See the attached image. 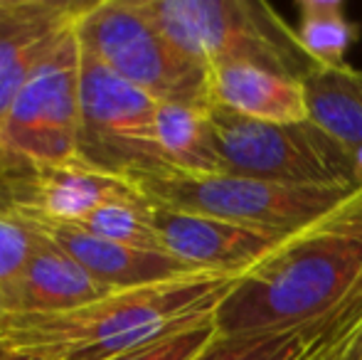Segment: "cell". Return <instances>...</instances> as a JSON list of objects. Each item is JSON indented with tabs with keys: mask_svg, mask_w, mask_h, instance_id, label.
Segmentation results:
<instances>
[{
	"mask_svg": "<svg viewBox=\"0 0 362 360\" xmlns=\"http://www.w3.org/2000/svg\"><path fill=\"white\" fill-rule=\"evenodd\" d=\"M242 277L197 272L111 291L74 311L3 316L0 360H114L215 321Z\"/></svg>",
	"mask_w": 362,
	"mask_h": 360,
	"instance_id": "6da1fadb",
	"label": "cell"
},
{
	"mask_svg": "<svg viewBox=\"0 0 362 360\" xmlns=\"http://www.w3.org/2000/svg\"><path fill=\"white\" fill-rule=\"evenodd\" d=\"M362 286V185L252 267L217 311L219 333L286 328L333 311Z\"/></svg>",
	"mask_w": 362,
	"mask_h": 360,
	"instance_id": "7a4b0ae2",
	"label": "cell"
},
{
	"mask_svg": "<svg viewBox=\"0 0 362 360\" xmlns=\"http://www.w3.org/2000/svg\"><path fill=\"white\" fill-rule=\"evenodd\" d=\"M156 25L207 69L249 62L303 79L315 67L298 33L264 0H141Z\"/></svg>",
	"mask_w": 362,
	"mask_h": 360,
	"instance_id": "3957f363",
	"label": "cell"
},
{
	"mask_svg": "<svg viewBox=\"0 0 362 360\" xmlns=\"http://www.w3.org/2000/svg\"><path fill=\"white\" fill-rule=\"evenodd\" d=\"M84 50L160 104L210 109V69L185 54L141 0H91L76 20Z\"/></svg>",
	"mask_w": 362,
	"mask_h": 360,
	"instance_id": "277c9868",
	"label": "cell"
},
{
	"mask_svg": "<svg viewBox=\"0 0 362 360\" xmlns=\"http://www.w3.org/2000/svg\"><path fill=\"white\" fill-rule=\"evenodd\" d=\"M136 187L153 205L200 212L284 237L313 225L358 190V185L276 182L232 173H168L139 180Z\"/></svg>",
	"mask_w": 362,
	"mask_h": 360,
	"instance_id": "5b68a950",
	"label": "cell"
},
{
	"mask_svg": "<svg viewBox=\"0 0 362 360\" xmlns=\"http://www.w3.org/2000/svg\"><path fill=\"white\" fill-rule=\"evenodd\" d=\"M158 104L81 47L79 158L131 182L175 173L156 141Z\"/></svg>",
	"mask_w": 362,
	"mask_h": 360,
	"instance_id": "8992f818",
	"label": "cell"
},
{
	"mask_svg": "<svg viewBox=\"0 0 362 360\" xmlns=\"http://www.w3.org/2000/svg\"><path fill=\"white\" fill-rule=\"evenodd\" d=\"M81 42L76 23L30 74L0 129V175L79 158Z\"/></svg>",
	"mask_w": 362,
	"mask_h": 360,
	"instance_id": "52a82bcc",
	"label": "cell"
},
{
	"mask_svg": "<svg viewBox=\"0 0 362 360\" xmlns=\"http://www.w3.org/2000/svg\"><path fill=\"white\" fill-rule=\"evenodd\" d=\"M210 119L222 173L276 182L358 185L350 153L313 121L267 124L222 106H210Z\"/></svg>",
	"mask_w": 362,
	"mask_h": 360,
	"instance_id": "ba28073f",
	"label": "cell"
},
{
	"mask_svg": "<svg viewBox=\"0 0 362 360\" xmlns=\"http://www.w3.org/2000/svg\"><path fill=\"white\" fill-rule=\"evenodd\" d=\"M0 192L15 212L67 227L111 202L144 197L136 182L94 168L81 158L8 170L0 175Z\"/></svg>",
	"mask_w": 362,
	"mask_h": 360,
	"instance_id": "9c48e42d",
	"label": "cell"
},
{
	"mask_svg": "<svg viewBox=\"0 0 362 360\" xmlns=\"http://www.w3.org/2000/svg\"><path fill=\"white\" fill-rule=\"evenodd\" d=\"M153 227L163 252L200 272L247 274L286 237L200 212L153 205Z\"/></svg>",
	"mask_w": 362,
	"mask_h": 360,
	"instance_id": "30bf717a",
	"label": "cell"
},
{
	"mask_svg": "<svg viewBox=\"0 0 362 360\" xmlns=\"http://www.w3.org/2000/svg\"><path fill=\"white\" fill-rule=\"evenodd\" d=\"M25 225L42 232L45 237L54 240L69 257H74L86 272L114 291L121 289L148 286V284L168 281V279L197 274L200 269L185 265L177 257L160 250H144V247L124 245V242H109L99 237L84 235L79 230L64 225H54L42 217L15 212Z\"/></svg>",
	"mask_w": 362,
	"mask_h": 360,
	"instance_id": "8fae6325",
	"label": "cell"
},
{
	"mask_svg": "<svg viewBox=\"0 0 362 360\" xmlns=\"http://www.w3.org/2000/svg\"><path fill=\"white\" fill-rule=\"evenodd\" d=\"M30 227V225H28ZM33 230V227H30ZM35 245L30 260L18 281V291L13 298V313H64L94 303L111 294L106 284L94 279L74 257H69L54 240L42 232L33 230Z\"/></svg>",
	"mask_w": 362,
	"mask_h": 360,
	"instance_id": "7c38bea8",
	"label": "cell"
},
{
	"mask_svg": "<svg viewBox=\"0 0 362 360\" xmlns=\"http://www.w3.org/2000/svg\"><path fill=\"white\" fill-rule=\"evenodd\" d=\"M212 106L267 124L310 121L303 79L272 72L249 62H227L210 69Z\"/></svg>",
	"mask_w": 362,
	"mask_h": 360,
	"instance_id": "4fadbf2b",
	"label": "cell"
},
{
	"mask_svg": "<svg viewBox=\"0 0 362 360\" xmlns=\"http://www.w3.org/2000/svg\"><path fill=\"white\" fill-rule=\"evenodd\" d=\"M81 0H49L42 10L0 28V129L30 74L59 45L79 15Z\"/></svg>",
	"mask_w": 362,
	"mask_h": 360,
	"instance_id": "5bb4252c",
	"label": "cell"
},
{
	"mask_svg": "<svg viewBox=\"0 0 362 360\" xmlns=\"http://www.w3.org/2000/svg\"><path fill=\"white\" fill-rule=\"evenodd\" d=\"M310 121L348 153L362 144V69L313 67L303 77Z\"/></svg>",
	"mask_w": 362,
	"mask_h": 360,
	"instance_id": "9a60e30c",
	"label": "cell"
},
{
	"mask_svg": "<svg viewBox=\"0 0 362 360\" xmlns=\"http://www.w3.org/2000/svg\"><path fill=\"white\" fill-rule=\"evenodd\" d=\"M156 141L165 163L175 173H222L210 109L185 104H158Z\"/></svg>",
	"mask_w": 362,
	"mask_h": 360,
	"instance_id": "2e32d148",
	"label": "cell"
},
{
	"mask_svg": "<svg viewBox=\"0 0 362 360\" xmlns=\"http://www.w3.org/2000/svg\"><path fill=\"white\" fill-rule=\"evenodd\" d=\"M298 42L315 67H343L358 40V25L345 15L343 0H300Z\"/></svg>",
	"mask_w": 362,
	"mask_h": 360,
	"instance_id": "e0dca14e",
	"label": "cell"
},
{
	"mask_svg": "<svg viewBox=\"0 0 362 360\" xmlns=\"http://www.w3.org/2000/svg\"><path fill=\"white\" fill-rule=\"evenodd\" d=\"M33 245V230L15 215V210L0 192V313L3 316L13 313V298Z\"/></svg>",
	"mask_w": 362,
	"mask_h": 360,
	"instance_id": "ac0fdd59",
	"label": "cell"
},
{
	"mask_svg": "<svg viewBox=\"0 0 362 360\" xmlns=\"http://www.w3.org/2000/svg\"><path fill=\"white\" fill-rule=\"evenodd\" d=\"M217 333V323L207 321L200 323V326L187 328V331L175 333V336L148 343V346L139 348V351H131L114 360H197L212 346Z\"/></svg>",
	"mask_w": 362,
	"mask_h": 360,
	"instance_id": "d6986e66",
	"label": "cell"
},
{
	"mask_svg": "<svg viewBox=\"0 0 362 360\" xmlns=\"http://www.w3.org/2000/svg\"><path fill=\"white\" fill-rule=\"evenodd\" d=\"M47 3L49 0H0V28L37 13V10H42Z\"/></svg>",
	"mask_w": 362,
	"mask_h": 360,
	"instance_id": "ffe728a7",
	"label": "cell"
},
{
	"mask_svg": "<svg viewBox=\"0 0 362 360\" xmlns=\"http://www.w3.org/2000/svg\"><path fill=\"white\" fill-rule=\"evenodd\" d=\"M340 360H362V328L355 333V338L348 343V348L343 351Z\"/></svg>",
	"mask_w": 362,
	"mask_h": 360,
	"instance_id": "44dd1931",
	"label": "cell"
},
{
	"mask_svg": "<svg viewBox=\"0 0 362 360\" xmlns=\"http://www.w3.org/2000/svg\"><path fill=\"white\" fill-rule=\"evenodd\" d=\"M348 343L350 341H345V343H338V346H330V348H325L323 353H320L315 360H340V356H343V351L348 348Z\"/></svg>",
	"mask_w": 362,
	"mask_h": 360,
	"instance_id": "7402d4cb",
	"label": "cell"
},
{
	"mask_svg": "<svg viewBox=\"0 0 362 360\" xmlns=\"http://www.w3.org/2000/svg\"><path fill=\"white\" fill-rule=\"evenodd\" d=\"M350 158H353V173H355V182L362 185V144L358 149L350 153Z\"/></svg>",
	"mask_w": 362,
	"mask_h": 360,
	"instance_id": "603a6c76",
	"label": "cell"
},
{
	"mask_svg": "<svg viewBox=\"0 0 362 360\" xmlns=\"http://www.w3.org/2000/svg\"><path fill=\"white\" fill-rule=\"evenodd\" d=\"M10 360H23V358H10Z\"/></svg>",
	"mask_w": 362,
	"mask_h": 360,
	"instance_id": "cb8c5ba5",
	"label": "cell"
},
{
	"mask_svg": "<svg viewBox=\"0 0 362 360\" xmlns=\"http://www.w3.org/2000/svg\"><path fill=\"white\" fill-rule=\"evenodd\" d=\"M0 321H3V313H0Z\"/></svg>",
	"mask_w": 362,
	"mask_h": 360,
	"instance_id": "d4e9b609",
	"label": "cell"
}]
</instances>
